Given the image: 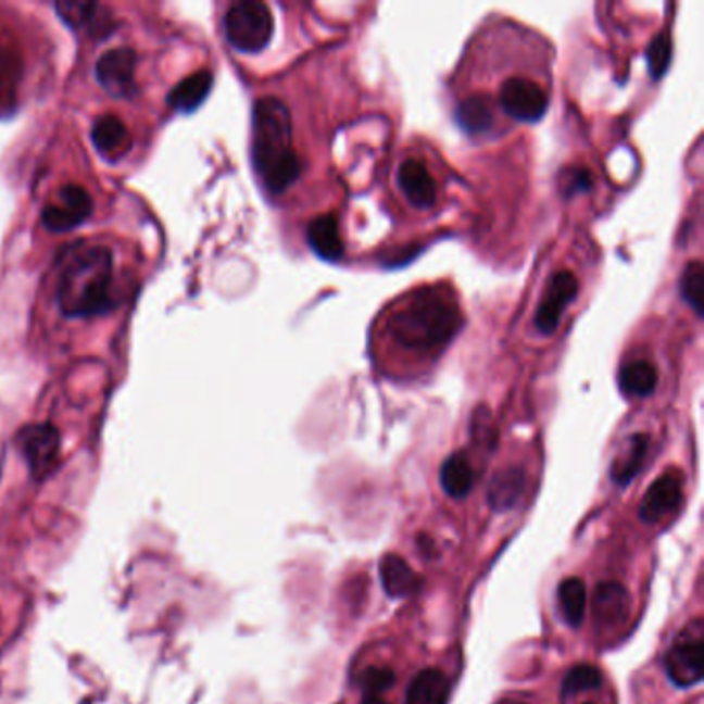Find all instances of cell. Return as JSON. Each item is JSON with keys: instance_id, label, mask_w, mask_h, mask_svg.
I'll use <instances>...</instances> for the list:
<instances>
[{"instance_id": "obj_31", "label": "cell", "mask_w": 704, "mask_h": 704, "mask_svg": "<svg viewBox=\"0 0 704 704\" xmlns=\"http://www.w3.org/2000/svg\"><path fill=\"white\" fill-rule=\"evenodd\" d=\"M498 704H525V703H518V701H500Z\"/></svg>"}, {"instance_id": "obj_22", "label": "cell", "mask_w": 704, "mask_h": 704, "mask_svg": "<svg viewBox=\"0 0 704 704\" xmlns=\"http://www.w3.org/2000/svg\"><path fill=\"white\" fill-rule=\"evenodd\" d=\"M474 481H476V472L469 463V458L458 453V455L449 456L444 463H442V469H440V483H442V490L449 494L451 498H465L472 488H474Z\"/></svg>"}, {"instance_id": "obj_27", "label": "cell", "mask_w": 704, "mask_h": 704, "mask_svg": "<svg viewBox=\"0 0 704 704\" xmlns=\"http://www.w3.org/2000/svg\"><path fill=\"white\" fill-rule=\"evenodd\" d=\"M703 281L704 271L701 261H692L683 269L680 291H682L683 300L692 306V311L696 312L699 316L703 314Z\"/></svg>"}, {"instance_id": "obj_21", "label": "cell", "mask_w": 704, "mask_h": 704, "mask_svg": "<svg viewBox=\"0 0 704 704\" xmlns=\"http://www.w3.org/2000/svg\"><path fill=\"white\" fill-rule=\"evenodd\" d=\"M309 244L325 261L337 263L343 256V240L339 236V224L332 215L312 219L309 226Z\"/></svg>"}, {"instance_id": "obj_23", "label": "cell", "mask_w": 704, "mask_h": 704, "mask_svg": "<svg viewBox=\"0 0 704 704\" xmlns=\"http://www.w3.org/2000/svg\"><path fill=\"white\" fill-rule=\"evenodd\" d=\"M456 123L469 135H486L494 125L492 105L486 96H472L456 105Z\"/></svg>"}, {"instance_id": "obj_28", "label": "cell", "mask_w": 704, "mask_h": 704, "mask_svg": "<svg viewBox=\"0 0 704 704\" xmlns=\"http://www.w3.org/2000/svg\"><path fill=\"white\" fill-rule=\"evenodd\" d=\"M394 671L391 667H368L360 676V688L364 696H382L394 686Z\"/></svg>"}, {"instance_id": "obj_25", "label": "cell", "mask_w": 704, "mask_h": 704, "mask_svg": "<svg viewBox=\"0 0 704 704\" xmlns=\"http://www.w3.org/2000/svg\"><path fill=\"white\" fill-rule=\"evenodd\" d=\"M560 614L564 621L577 628L584 620L587 614V587L577 577L564 579L558 587Z\"/></svg>"}, {"instance_id": "obj_5", "label": "cell", "mask_w": 704, "mask_h": 704, "mask_svg": "<svg viewBox=\"0 0 704 704\" xmlns=\"http://www.w3.org/2000/svg\"><path fill=\"white\" fill-rule=\"evenodd\" d=\"M703 621L690 624L665 655L667 678L678 688H690L703 680Z\"/></svg>"}, {"instance_id": "obj_10", "label": "cell", "mask_w": 704, "mask_h": 704, "mask_svg": "<svg viewBox=\"0 0 704 704\" xmlns=\"http://www.w3.org/2000/svg\"><path fill=\"white\" fill-rule=\"evenodd\" d=\"M579 293V281L570 271H558L543 293V300L539 304L536 314V327L543 335L556 332L564 309L577 298Z\"/></svg>"}, {"instance_id": "obj_16", "label": "cell", "mask_w": 704, "mask_h": 704, "mask_svg": "<svg viewBox=\"0 0 704 704\" xmlns=\"http://www.w3.org/2000/svg\"><path fill=\"white\" fill-rule=\"evenodd\" d=\"M91 141L104 158L116 162L130 149V133L121 118L104 116L91 128Z\"/></svg>"}, {"instance_id": "obj_13", "label": "cell", "mask_w": 704, "mask_h": 704, "mask_svg": "<svg viewBox=\"0 0 704 704\" xmlns=\"http://www.w3.org/2000/svg\"><path fill=\"white\" fill-rule=\"evenodd\" d=\"M630 603V593L624 584L616 580L601 582L593 598V616L605 626H618L628 620Z\"/></svg>"}, {"instance_id": "obj_17", "label": "cell", "mask_w": 704, "mask_h": 704, "mask_svg": "<svg viewBox=\"0 0 704 704\" xmlns=\"http://www.w3.org/2000/svg\"><path fill=\"white\" fill-rule=\"evenodd\" d=\"M378 570H380L382 589L389 598L412 595L422 584V579L415 575L412 566L397 554H387L385 558L380 560Z\"/></svg>"}, {"instance_id": "obj_19", "label": "cell", "mask_w": 704, "mask_h": 704, "mask_svg": "<svg viewBox=\"0 0 704 704\" xmlns=\"http://www.w3.org/2000/svg\"><path fill=\"white\" fill-rule=\"evenodd\" d=\"M646 453H649V436H630L624 442V447H621L618 456L614 458V463H612V479H614V483L620 486V488L628 486L637 477V474L641 472Z\"/></svg>"}, {"instance_id": "obj_6", "label": "cell", "mask_w": 704, "mask_h": 704, "mask_svg": "<svg viewBox=\"0 0 704 704\" xmlns=\"http://www.w3.org/2000/svg\"><path fill=\"white\" fill-rule=\"evenodd\" d=\"M500 108L520 123H538L550 105V96L541 85L527 77H511L500 87Z\"/></svg>"}, {"instance_id": "obj_11", "label": "cell", "mask_w": 704, "mask_h": 704, "mask_svg": "<svg viewBox=\"0 0 704 704\" xmlns=\"http://www.w3.org/2000/svg\"><path fill=\"white\" fill-rule=\"evenodd\" d=\"M683 479L680 472L669 469L659 479L651 483L646 494L642 496L639 517L644 523H659L662 518L678 511L682 504Z\"/></svg>"}, {"instance_id": "obj_2", "label": "cell", "mask_w": 704, "mask_h": 704, "mask_svg": "<svg viewBox=\"0 0 704 704\" xmlns=\"http://www.w3.org/2000/svg\"><path fill=\"white\" fill-rule=\"evenodd\" d=\"M288 105L261 98L252 108V164L271 194H284L300 178L302 162L293 149Z\"/></svg>"}, {"instance_id": "obj_24", "label": "cell", "mask_w": 704, "mask_h": 704, "mask_svg": "<svg viewBox=\"0 0 704 704\" xmlns=\"http://www.w3.org/2000/svg\"><path fill=\"white\" fill-rule=\"evenodd\" d=\"M657 378H659L657 368L646 360H634L624 364L618 376L620 389L628 397H649L655 393Z\"/></svg>"}, {"instance_id": "obj_30", "label": "cell", "mask_w": 704, "mask_h": 704, "mask_svg": "<svg viewBox=\"0 0 704 704\" xmlns=\"http://www.w3.org/2000/svg\"><path fill=\"white\" fill-rule=\"evenodd\" d=\"M362 704H389L382 696H364Z\"/></svg>"}, {"instance_id": "obj_26", "label": "cell", "mask_w": 704, "mask_h": 704, "mask_svg": "<svg viewBox=\"0 0 704 704\" xmlns=\"http://www.w3.org/2000/svg\"><path fill=\"white\" fill-rule=\"evenodd\" d=\"M601 682H603V676H601L598 667L587 665V663H580V665H575L566 674V678L562 682V692H564V696H575V694H580V692L600 688Z\"/></svg>"}, {"instance_id": "obj_12", "label": "cell", "mask_w": 704, "mask_h": 704, "mask_svg": "<svg viewBox=\"0 0 704 704\" xmlns=\"http://www.w3.org/2000/svg\"><path fill=\"white\" fill-rule=\"evenodd\" d=\"M397 185L401 188L403 197L415 209H432L438 201V185L432 172L422 160L410 158L397 169Z\"/></svg>"}, {"instance_id": "obj_3", "label": "cell", "mask_w": 704, "mask_h": 704, "mask_svg": "<svg viewBox=\"0 0 704 704\" xmlns=\"http://www.w3.org/2000/svg\"><path fill=\"white\" fill-rule=\"evenodd\" d=\"M112 252L104 247H73L59 275L56 300L64 316L89 318L116 306L112 293Z\"/></svg>"}, {"instance_id": "obj_29", "label": "cell", "mask_w": 704, "mask_h": 704, "mask_svg": "<svg viewBox=\"0 0 704 704\" xmlns=\"http://www.w3.org/2000/svg\"><path fill=\"white\" fill-rule=\"evenodd\" d=\"M646 61H649V71L655 79H659L663 73L667 71L669 61H671V42H669V34L663 32L662 36H657L653 43L649 46L646 52Z\"/></svg>"}, {"instance_id": "obj_20", "label": "cell", "mask_w": 704, "mask_h": 704, "mask_svg": "<svg viewBox=\"0 0 704 704\" xmlns=\"http://www.w3.org/2000/svg\"><path fill=\"white\" fill-rule=\"evenodd\" d=\"M56 15L66 23L68 27L77 32H105L104 22H110V17L100 20V13L105 9L98 2H81V0H63L54 4Z\"/></svg>"}, {"instance_id": "obj_8", "label": "cell", "mask_w": 704, "mask_h": 704, "mask_svg": "<svg viewBox=\"0 0 704 704\" xmlns=\"http://www.w3.org/2000/svg\"><path fill=\"white\" fill-rule=\"evenodd\" d=\"M17 447L23 458L27 461L32 474L43 477L59 458L61 435L52 424H34L25 426L17 435Z\"/></svg>"}, {"instance_id": "obj_18", "label": "cell", "mask_w": 704, "mask_h": 704, "mask_svg": "<svg viewBox=\"0 0 704 704\" xmlns=\"http://www.w3.org/2000/svg\"><path fill=\"white\" fill-rule=\"evenodd\" d=\"M211 89H213L211 71L192 73L190 77L183 79L167 93V104H169V108H174L176 112L190 114L208 100Z\"/></svg>"}, {"instance_id": "obj_7", "label": "cell", "mask_w": 704, "mask_h": 704, "mask_svg": "<svg viewBox=\"0 0 704 704\" xmlns=\"http://www.w3.org/2000/svg\"><path fill=\"white\" fill-rule=\"evenodd\" d=\"M93 213V201L85 188L68 185L61 188L54 201H50L42 211L43 228L63 234L81 226Z\"/></svg>"}, {"instance_id": "obj_15", "label": "cell", "mask_w": 704, "mask_h": 704, "mask_svg": "<svg viewBox=\"0 0 704 704\" xmlns=\"http://www.w3.org/2000/svg\"><path fill=\"white\" fill-rule=\"evenodd\" d=\"M451 696V682L449 678L436 669L428 667L415 676L407 692L405 704H447Z\"/></svg>"}, {"instance_id": "obj_1", "label": "cell", "mask_w": 704, "mask_h": 704, "mask_svg": "<svg viewBox=\"0 0 704 704\" xmlns=\"http://www.w3.org/2000/svg\"><path fill=\"white\" fill-rule=\"evenodd\" d=\"M463 316L455 296L442 286L422 288L394 306L385 320V337L410 357H435L461 329Z\"/></svg>"}, {"instance_id": "obj_9", "label": "cell", "mask_w": 704, "mask_h": 704, "mask_svg": "<svg viewBox=\"0 0 704 704\" xmlns=\"http://www.w3.org/2000/svg\"><path fill=\"white\" fill-rule=\"evenodd\" d=\"M135 66L137 52L133 48H112L96 64V77L108 93L116 98H130L135 93Z\"/></svg>"}, {"instance_id": "obj_4", "label": "cell", "mask_w": 704, "mask_h": 704, "mask_svg": "<svg viewBox=\"0 0 704 704\" xmlns=\"http://www.w3.org/2000/svg\"><path fill=\"white\" fill-rule=\"evenodd\" d=\"M228 42L244 54H256L269 46L273 38V15L265 2L242 0L226 13Z\"/></svg>"}, {"instance_id": "obj_14", "label": "cell", "mask_w": 704, "mask_h": 704, "mask_svg": "<svg viewBox=\"0 0 704 704\" xmlns=\"http://www.w3.org/2000/svg\"><path fill=\"white\" fill-rule=\"evenodd\" d=\"M525 492V472L520 467L500 469L490 479L488 504L496 513L513 511Z\"/></svg>"}]
</instances>
